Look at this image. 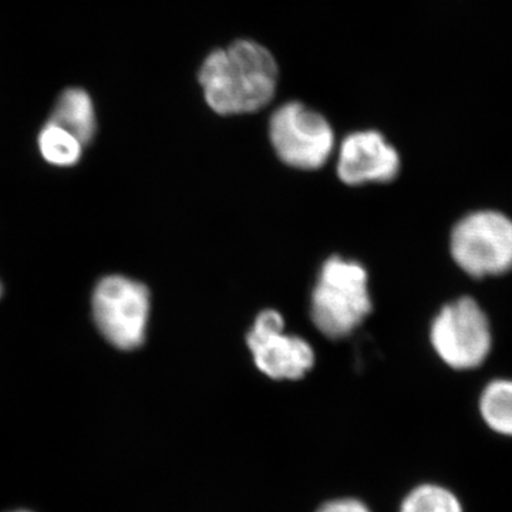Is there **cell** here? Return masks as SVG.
<instances>
[{"label": "cell", "mask_w": 512, "mask_h": 512, "mask_svg": "<svg viewBox=\"0 0 512 512\" xmlns=\"http://www.w3.org/2000/svg\"><path fill=\"white\" fill-rule=\"evenodd\" d=\"M269 138L278 157L299 170H318L335 146L329 121L299 101H289L274 111Z\"/></svg>", "instance_id": "5b68a950"}, {"label": "cell", "mask_w": 512, "mask_h": 512, "mask_svg": "<svg viewBox=\"0 0 512 512\" xmlns=\"http://www.w3.org/2000/svg\"><path fill=\"white\" fill-rule=\"evenodd\" d=\"M399 512H464L456 494L439 484H421L403 498Z\"/></svg>", "instance_id": "7c38bea8"}, {"label": "cell", "mask_w": 512, "mask_h": 512, "mask_svg": "<svg viewBox=\"0 0 512 512\" xmlns=\"http://www.w3.org/2000/svg\"><path fill=\"white\" fill-rule=\"evenodd\" d=\"M150 309V291L134 279L110 275L94 288V323L103 338L123 352L136 350L146 342Z\"/></svg>", "instance_id": "3957f363"}, {"label": "cell", "mask_w": 512, "mask_h": 512, "mask_svg": "<svg viewBox=\"0 0 512 512\" xmlns=\"http://www.w3.org/2000/svg\"><path fill=\"white\" fill-rule=\"evenodd\" d=\"M451 255L474 278L512 269V221L497 211H478L458 222L451 234Z\"/></svg>", "instance_id": "277c9868"}, {"label": "cell", "mask_w": 512, "mask_h": 512, "mask_svg": "<svg viewBox=\"0 0 512 512\" xmlns=\"http://www.w3.org/2000/svg\"><path fill=\"white\" fill-rule=\"evenodd\" d=\"M316 512H372V510L357 498H338L320 505Z\"/></svg>", "instance_id": "4fadbf2b"}, {"label": "cell", "mask_w": 512, "mask_h": 512, "mask_svg": "<svg viewBox=\"0 0 512 512\" xmlns=\"http://www.w3.org/2000/svg\"><path fill=\"white\" fill-rule=\"evenodd\" d=\"M2 292H3V288H2V284H0V298H2Z\"/></svg>", "instance_id": "5bb4252c"}, {"label": "cell", "mask_w": 512, "mask_h": 512, "mask_svg": "<svg viewBox=\"0 0 512 512\" xmlns=\"http://www.w3.org/2000/svg\"><path fill=\"white\" fill-rule=\"evenodd\" d=\"M431 343L448 366L457 370L474 369L490 353V323L474 299H458L444 306L434 319Z\"/></svg>", "instance_id": "8992f818"}, {"label": "cell", "mask_w": 512, "mask_h": 512, "mask_svg": "<svg viewBox=\"0 0 512 512\" xmlns=\"http://www.w3.org/2000/svg\"><path fill=\"white\" fill-rule=\"evenodd\" d=\"M480 412L491 430L512 437V380L488 384L481 394Z\"/></svg>", "instance_id": "30bf717a"}, {"label": "cell", "mask_w": 512, "mask_h": 512, "mask_svg": "<svg viewBox=\"0 0 512 512\" xmlns=\"http://www.w3.org/2000/svg\"><path fill=\"white\" fill-rule=\"evenodd\" d=\"M15 512H30V511H23V510H22V511H15Z\"/></svg>", "instance_id": "9a60e30c"}, {"label": "cell", "mask_w": 512, "mask_h": 512, "mask_svg": "<svg viewBox=\"0 0 512 512\" xmlns=\"http://www.w3.org/2000/svg\"><path fill=\"white\" fill-rule=\"evenodd\" d=\"M284 318L276 311H264L248 333V346L255 365L275 380L302 379L315 363V353L306 340L286 335Z\"/></svg>", "instance_id": "52a82bcc"}, {"label": "cell", "mask_w": 512, "mask_h": 512, "mask_svg": "<svg viewBox=\"0 0 512 512\" xmlns=\"http://www.w3.org/2000/svg\"><path fill=\"white\" fill-rule=\"evenodd\" d=\"M370 312L365 268L338 256L328 259L312 293L311 316L316 328L330 339L346 338Z\"/></svg>", "instance_id": "7a4b0ae2"}, {"label": "cell", "mask_w": 512, "mask_h": 512, "mask_svg": "<svg viewBox=\"0 0 512 512\" xmlns=\"http://www.w3.org/2000/svg\"><path fill=\"white\" fill-rule=\"evenodd\" d=\"M279 82L275 56L261 43L238 39L205 57L198 83L210 109L239 116L264 109L274 100Z\"/></svg>", "instance_id": "6da1fadb"}, {"label": "cell", "mask_w": 512, "mask_h": 512, "mask_svg": "<svg viewBox=\"0 0 512 512\" xmlns=\"http://www.w3.org/2000/svg\"><path fill=\"white\" fill-rule=\"evenodd\" d=\"M37 143L45 161L56 167H73L82 158L83 144L69 131L50 121L40 131Z\"/></svg>", "instance_id": "8fae6325"}, {"label": "cell", "mask_w": 512, "mask_h": 512, "mask_svg": "<svg viewBox=\"0 0 512 512\" xmlns=\"http://www.w3.org/2000/svg\"><path fill=\"white\" fill-rule=\"evenodd\" d=\"M399 171V153L375 130L350 134L340 146L338 175L343 183H389Z\"/></svg>", "instance_id": "ba28073f"}, {"label": "cell", "mask_w": 512, "mask_h": 512, "mask_svg": "<svg viewBox=\"0 0 512 512\" xmlns=\"http://www.w3.org/2000/svg\"><path fill=\"white\" fill-rule=\"evenodd\" d=\"M50 123L73 134L84 147L92 144L96 136L97 121L92 97L83 89H67L60 94Z\"/></svg>", "instance_id": "9c48e42d"}]
</instances>
